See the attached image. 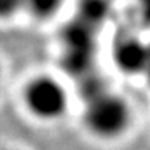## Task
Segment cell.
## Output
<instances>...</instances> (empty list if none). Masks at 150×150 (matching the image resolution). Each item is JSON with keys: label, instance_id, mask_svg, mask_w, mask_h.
<instances>
[{"label": "cell", "instance_id": "1", "mask_svg": "<svg viewBox=\"0 0 150 150\" xmlns=\"http://www.w3.org/2000/svg\"><path fill=\"white\" fill-rule=\"evenodd\" d=\"M132 121L134 112L129 102L110 89L83 102L81 122L97 140H118L131 129Z\"/></svg>", "mask_w": 150, "mask_h": 150}, {"label": "cell", "instance_id": "2", "mask_svg": "<svg viewBox=\"0 0 150 150\" xmlns=\"http://www.w3.org/2000/svg\"><path fill=\"white\" fill-rule=\"evenodd\" d=\"M25 111L46 124L61 121L70 110V93L61 81L50 74H36L25 82L21 92Z\"/></svg>", "mask_w": 150, "mask_h": 150}, {"label": "cell", "instance_id": "3", "mask_svg": "<svg viewBox=\"0 0 150 150\" xmlns=\"http://www.w3.org/2000/svg\"><path fill=\"white\" fill-rule=\"evenodd\" d=\"M97 32L74 17L60 31V64L67 74L82 79L93 72L97 52Z\"/></svg>", "mask_w": 150, "mask_h": 150}, {"label": "cell", "instance_id": "4", "mask_svg": "<svg viewBox=\"0 0 150 150\" xmlns=\"http://www.w3.org/2000/svg\"><path fill=\"white\" fill-rule=\"evenodd\" d=\"M150 57V43L132 32H120L112 39L111 59L121 74L145 75Z\"/></svg>", "mask_w": 150, "mask_h": 150}, {"label": "cell", "instance_id": "5", "mask_svg": "<svg viewBox=\"0 0 150 150\" xmlns=\"http://www.w3.org/2000/svg\"><path fill=\"white\" fill-rule=\"evenodd\" d=\"M112 13L111 0H76L75 17L99 31Z\"/></svg>", "mask_w": 150, "mask_h": 150}, {"label": "cell", "instance_id": "6", "mask_svg": "<svg viewBox=\"0 0 150 150\" xmlns=\"http://www.w3.org/2000/svg\"><path fill=\"white\" fill-rule=\"evenodd\" d=\"M65 0H25V11L35 21L53 20L64 7Z\"/></svg>", "mask_w": 150, "mask_h": 150}, {"label": "cell", "instance_id": "7", "mask_svg": "<svg viewBox=\"0 0 150 150\" xmlns=\"http://www.w3.org/2000/svg\"><path fill=\"white\" fill-rule=\"evenodd\" d=\"M25 10V0H0V21H8Z\"/></svg>", "mask_w": 150, "mask_h": 150}, {"label": "cell", "instance_id": "8", "mask_svg": "<svg viewBox=\"0 0 150 150\" xmlns=\"http://www.w3.org/2000/svg\"><path fill=\"white\" fill-rule=\"evenodd\" d=\"M138 8L140 20L150 27V0H138Z\"/></svg>", "mask_w": 150, "mask_h": 150}, {"label": "cell", "instance_id": "9", "mask_svg": "<svg viewBox=\"0 0 150 150\" xmlns=\"http://www.w3.org/2000/svg\"><path fill=\"white\" fill-rule=\"evenodd\" d=\"M145 76L150 85V57H149V63H147V68H146V71H145Z\"/></svg>", "mask_w": 150, "mask_h": 150}, {"label": "cell", "instance_id": "10", "mask_svg": "<svg viewBox=\"0 0 150 150\" xmlns=\"http://www.w3.org/2000/svg\"><path fill=\"white\" fill-rule=\"evenodd\" d=\"M0 85H1V67H0Z\"/></svg>", "mask_w": 150, "mask_h": 150}, {"label": "cell", "instance_id": "11", "mask_svg": "<svg viewBox=\"0 0 150 150\" xmlns=\"http://www.w3.org/2000/svg\"><path fill=\"white\" fill-rule=\"evenodd\" d=\"M0 150H13V149H7V147H3V149H0Z\"/></svg>", "mask_w": 150, "mask_h": 150}]
</instances>
